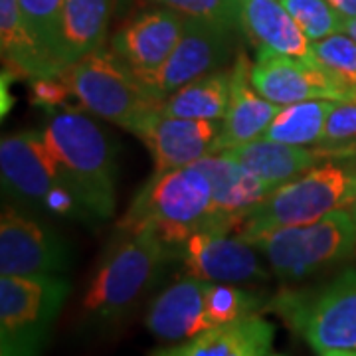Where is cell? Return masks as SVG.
Wrapping results in <instances>:
<instances>
[{
	"label": "cell",
	"instance_id": "cell-14",
	"mask_svg": "<svg viewBox=\"0 0 356 356\" xmlns=\"http://www.w3.org/2000/svg\"><path fill=\"white\" fill-rule=\"evenodd\" d=\"M131 133L145 143L153 154L154 172H161L191 166L208 154H216L222 121L168 117L156 107L143 115Z\"/></svg>",
	"mask_w": 356,
	"mask_h": 356
},
{
	"label": "cell",
	"instance_id": "cell-25",
	"mask_svg": "<svg viewBox=\"0 0 356 356\" xmlns=\"http://www.w3.org/2000/svg\"><path fill=\"white\" fill-rule=\"evenodd\" d=\"M332 103L334 102L331 99H309L283 105L280 113L267 125L261 139L297 147L318 145Z\"/></svg>",
	"mask_w": 356,
	"mask_h": 356
},
{
	"label": "cell",
	"instance_id": "cell-27",
	"mask_svg": "<svg viewBox=\"0 0 356 356\" xmlns=\"http://www.w3.org/2000/svg\"><path fill=\"white\" fill-rule=\"evenodd\" d=\"M64 2L65 0H18L30 36L34 38L38 50L48 58V62L60 74L64 72L56 64V46H58V32H60Z\"/></svg>",
	"mask_w": 356,
	"mask_h": 356
},
{
	"label": "cell",
	"instance_id": "cell-23",
	"mask_svg": "<svg viewBox=\"0 0 356 356\" xmlns=\"http://www.w3.org/2000/svg\"><path fill=\"white\" fill-rule=\"evenodd\" d=\"M0 46L4 67L18 77L30 81L36 77L62 76L30 36L18 0H0Z\"/></svg>",
	"mask_w": 356,
	"mask_h": 356
},
{
	"label": "cell",
	"instance_id": "cell-37",
	"mask_svg": "<svg viewBox=\"0 0 356 356\" xmlns=\"http://www.w3.org/2000/svg\"><path fill=\"white\" fill-rule=\"evenodd\" d=\"M266 356H285V355H269V353H267Z\"/></svg>",
	"mask_w": 356,
	"mask_h": 356
},
{
	"label": "cell",
	"instance_id": "cell-30",
	"mask_svg": "<svg viewBox=\"0 0 356 356\" xmlns=\"http://www.w3.org/2000/svg\"><path fill=\"white\" fill-rule=\"evenodd\" d=\"M317 147L334 153H356V102H334Z\"/></svg>",
	"mask_w": 356,
	"mask_h": 356
},
{
	"label": "cell",
	"instance_id": "cell-3",
	"mask_svg": "<svg viewBox=\"0 0 356 356\" xmlns=\"http://www.w3.org/2000/svg\"><path fill=\"white\" fill-rule=\"evenodd\" d=\"M214 224V196L210 180L194 165L161 170L149 178L127 212L119 220V229H153L175 250L194 232Z\"/></svg>",
	"mask_w": 356,
	"mask_h": 356
},
{
	"label": "cell",
	"instance_id": "cell-31",
	"mask_svg": "<svg viewBox=\"0 0 356 356\" xmlns=\"http://www.w3.org/2000/svg\"><path fill=\"white\" fill-rule=\"evenodd\" d=\"M156 2L191 18H202L232 30H242L240 0H156Z\"/></svg>",
	"mask_w": 356,
	"mask_h": 356
},
{
	"label": "cell",
	"instance_id": "cell-22",
	"mask_svg": "<svg viewBox=\"0 0 356 356\" xmlns=\"http://www.w3.org/2000/svg\"><path fill=\"white\" fill-rule=\"evenodd\" d=\"M109 18L111 0H65L56 46V64L62 72L103 48Z\"/></svg>",
	"mask_w": 356,
	"mask_h": 356
},
{
	"label": "cell",
	"instance_id": "cell-15",
	"mask_svg": "<svg viewBox=\"0 0 356 356\" xmlns=\"http://www.w3.org/2000/svg\"><path fill=\"white\" fill-rule=\"evenodd\" d=\"M186 16L172 8H153L133 16L111 38V50L135 72L140 83L156 74L182 36Z\"/></svg>",
	"mask_w": 356,
	"mask_h": 356
},
{
	"label": "cell",
	"instance_id": "cell-9",
	"mask_svg": "<svg viewBox=\"0 0 356 356\" xmlns=\"http://www.w3.org/2000/svg\"><path fill=\"white\" fill-rule=\"evenodd\" d=\"M184 275L214 283H259L271 271L259 259V252L238 234L222 228H202L170 250Z\"/></svg>",
	"mask_w": 356,
	"mask_h": 356
},
{
	"label": "cell",
	"instance_id": "cell-28",
	"mask_svg": "<svg viewBox=\"0 0 356 356\" xmlns=\"http://www.w3.org/2000/svg\"><path fill=\"white\" fill-rule=\"evenodd\" d=\"M311 42L344 32V20L327 0H281Z\"/></svg>",
	"mask_w": 356,
	"mask_h": 356
},
{
	"label": "cell",
	"instance_id": "cell-34",
	"mask_svg": "<svg viewBox=\"0 0 356 356\" xmlns=\"http://www.w3.org/2000/svg\"><path fill=\"white\" fill-rule=\"evenodd\" d=\"M344 32H346L350 38L356 40V18L355 20H346V22H344Z\"/></svg>",
	"mask_w": 356,
	"mask_h": 356
},
{
	"label": "cell",
	"instance_id": "cell-12",
	"mask_svg": "<svg viewBox=\"0 0 356 356\" xmlns=\"http://www.w3.org/2000/svg\"><path fill=\"white\" fill-rule=\"evenodd\" d=\"M232 28L214 24L202 18L186 16L182 36L163 67L143 86L154 99L163 103L177 89L210 72L222 70L229 62L234 48Z\"/></svg>",
	"mask_w": 356,
	"mask_h": 356
},
{
	"label": "cell",
	"instance_id": "cell-19",
	"mask_svg": "<svg viewBox=\"0 0 356 356\" xmlns=\"http://www.w3.org/2000/svg\"><path fill=\"white\" fill-rule=\"evenodd\" d=\"M275 327L259 313L220 325L182 343L156 348L149 356H266Z\"/></svg>",
	"mask_w": 356,
	"mask_h": 356
},
{
	"label": "cell",
	"instance_id": "cell-26",
	"mask_svg": "<svg viewBox=\"0 0 356 356\" xmlns=\"http://www.w3.org/2000/svg\"><path fill=\"white\" fill-rule=\"evenodd\" d=\"M264 295L238 287L236 283H214L208 281L206 289V313L212 327L228 325L238 318L250 317L266 309Z\"/></svg>",
	"mask_w": 356,
	"mask_h": 356
},
{
	"label": "cell",
	"instance_id": "cell-6",
	"mask_svg": "<svg viewBox=\"0 0 356 356\" xmlns=\"http://www.w3.org/2000/svg\"><path fill=\"white\" fill-rule=\"evenodd\" d=\"M243 240L266 257L277 280L295 283L353 257L356 224L348 210H337L313 224L264 229Z\"/></svg>",
	"mask_w": 356,
	"mask_h": 356
},
{
	"label": "cell",
	"instance_id": "cell-29",
	"mask_svg": "<svg viewBox=\"0 0 356 356\" xmlns=\"http://www.w3.org/2000/svg\"><path fill=\"white\" fill-rule=\"evenodd\" d=\"M311 50L318 64L356 91V40L346 32L311 42Z\"/></svg>",
	"mask_w": 356,
	"mask_h": 356
},
{
	"label": "cell",
	"instance_id": "cell-24",
	"mask_svg": "<svg viewBox=\"0 0 356 356\" xmlns=\"http://www.w3.org/2000/svg\"><path fill=\"white\" fill-rule=\"evenodd\" d=\"M232 89V67L216 70L177 89L161 103V113L182 119L222 121L226 117Z\"/></svg>",
	"mask_w": 356,
	"mask_h": 356
},
{
	"label": "cell",
	"instance_id": "cell-32",
	"mask_svg": "<svg viewBox=\"0 0 356 356\" xmlns=\"http://www.w3.org/2000/svg\"><path fill=\"white\" fill-rule=\"evenodd\" d=\"M72 95L74 93L62 76L30 79V102L50 113H58Z\"/></svg>",
	"mask_w": 356,
	"mask_h": 356
},
{
	"label": "cell",
	"instance_id": "cell-7",
	"mask_svg": "<svg viewBox=\"0 0 356 356\" xmlns=\"http://www.w3.org/2000/svg\"><path fill=\"white\" fill-rule=\"evenodd\" d=\"M70 291L62 275H2L0 356H42Z\"/></svg>",
	"mask_w": 356,
	"mask_h": 356
},
{
	"label": "cell",
	"instance_id": "cell-8",
	"mask_svg": "<svg viewBox=\"0 0 356 356\" xmlns=\"http://www.w3.org/2000/svg\"><path fill=\"white\" fill-rule=\"evenodd\" d=\"M62 77L91 115L131 131L143 115L161 107L111 48H99L67 67Z\"/></svg>",
	"mask_w": 356,
	"mask_h": 356
},
{
	"label": "cell",
	"instance_id": "cell-20",
	"mask_svg": "<svg viewBox=\"0 0 356 356\" xmlns=\"http://www.w3.org/2000/svg\"><path fill=\"white\" fill-rule=\"evenodd\" d=\"M222 153L229 154L236 163H240L245 170H250L259 180H264L273 191L281 184L307 172L309 168H313L318 163H323L331 156L343 154L321 149V147L309 149V147L285 145V143H275V140L267 139L252 140L248 145L234 147V149L222 151Z\"/></svg>",
	"mask_w": 356,
	"mask_h": 356
},
{
	"label": "cell",
	"instance_id": "cell-35",
	"mask_svg": "<svg viewBox=\"0 0 356 356\" xmlns=\"http://www.w3.org/2000/svg\"><path fill=\"white\" fill-rule=\"evenodd\" d=\"M318 356H356V353H353V350H331V353H323Z\"/></svg>",
	"mask_w": 356,
	"mask_h": 356
},
{
	"label": "cell",
	"instance_id": "cell-17",
	"mask_svg": "<svg viewBox=\"0 0 356 356\" xmlns=\"http://www.w3.org/2000/svg\"><path fill=\"white\" fill-rule=\"evenodd\" d=\"M210 180L214 196V224L212 228H222L234 232L242 222V218L267 198L273 188L264 180L245 170L229 154H208L194 163Z\"/></svg>",
	"mask_w": 356,
	"mask_h": 356
},
{
	"label": "cell",
	"instance_id": "cell-21",
	"mask_svg": "<svg viewBox=\"0 0 356 356\" xmlns=\"http://www.w3.org/2000/svg\"><path fill=\"white\" fill-rule=\"evenodd\" d=\"M242 32L255 48H269L299 60H313L311 40L303 34L281 0H240Z\"/></svg>",
	"mask_w": 356,
	"mask_h": 356
},
{
	"label": "cell",
	"instance_id": "cell-13",
	"mask_svg": "<svg viewBox=\"0 0 356 356\" xmlns=\"http://www.w3.org/2000/svg\"><path fill=\"white\" fill-rule=\"evenodd\" d=\"M0 175L2 188L13 200L38 212H44L51 196L65 186L42 131H22L2 137Z\"/></svg>",
	"mask_w": 356,
	"mask_h": 356
},
{
	"label": "cell",
	"instance_id": "cell-33",
	"mask_svg": "<svg viewBox=\"0 0 356 356\" xmlns=\"http://www.w3.org/2000/svg\"><path fill=\"white\" fill-rule=\"evenodd\" d=\"M327 2L343 16L344 20H355L356 18V0H327Z\"/></svg>",
	"mask_w": 356,
	"mask_h": 356
},
{
	"label": "cell",
	"instance_id": "cell-4",
	"mask_svg": "<svg viewBox=\"0 0 356 356\" xmlns=\"http://www.w3.org/2000/svg\"><path fill=\"white\" fill-rule=\"evenodd\" d=\"M356 198V153L331 156L277 186L242 218L240 238L283 226H303L346 210Z\"/></svg>",
	"mask_w": 356,
	"mask_h": 356
},
{
	"label": "cell",
	"instance_id": "cell-18",
	"mask_svg": "<svg viewBox=\"0 0 356 356\" xmlns=\"http://www.w3.org/2000/svg\"><path fill=\"white\" fill-rule=\"evenodd\" d=\"M252 64L245 54H238L232 64V89L226 117L222 119V133L218 153L242 147L264 137L267 125L280 113L283 105L266 99L252 83Z\"/></svg>",
	"mask_w": 356,
	"mask_h": 356
},
{
	"label": "cell",
	"instance_id": "cell-11",
	"mask_svg": "<svg viewBox=\"0 0 356 356\" xmlns=\"http://www.w3.org/2000/svg\"><path fill=\"white\" fill-rule=\"evenodd\" d=\"M72 266V248L64 238L28 212L4 206L0 218L2 275H60Z\"/></svg>",
	"mask_w": 356,
	"mask_h": 356
},
{
	"label": "cell",
	"instance_id": "cell-16",
	"mask_svg": "<svg viewBox=\"0 0 356 356\" xmlns=\"http://www.w3.org/2000/svg\"><path fill=\"white\" fill-rule=\"evenodd\" d=\"M206 289L208 281L191 275L170 283L147 309V329L166 343H182L214 329L206 313Z\"/></svg>",
	"mask_w": 356,
	"mask_h": 356
},
{
	"label": "cell",
	"instance_id": "cell-5",
	"mask_svg": "<svg viewBox=\"0 0 356 356\" xmlns=\"http://www.w3.org/2000/svg\"><path fill=\"white\" fill-rule=\"evenodd\" d=\"M266 311L280 315L317 355L356 353V269H344L315 287L280 291Z\"/></svg>",
	"mask_w": 356,
	"mask_h": 356
},
{
	"label": "cell",
	"instance_id": "cell-10",
	"mask_svg": "<svg viewBox=\"0 0 356 356\" xmlns=\"http://www.w3.org/2000/svg\"><path fill=\"white\" fill-rule=\"evenodd\" d=\"M254 88L277 105L331 99L356 102V91L313 60H299L269 48H255V62L250 70Z\"/></svg>",
	"mask_w": 356,
	"mask_h": 356
},
{
	"label": "cell",
	"instance_id": "cell-1",
	"mask_svg": "<svg viewBox=\"0 0 356 356\" xmlns=\"http://www.w3.org/2000/svg\"><path fill=\"white\" fill-rule=\"evenodd\" d=\"M119 234L93 269L79 303L81 325L88 329L119 325L151 291L166 261H172L170 248L153 229Z\"/></svg>",
	"mask_w": 356,
	"mask_h": 356
},
{
	"label": "cell",
	"instance_id": "cell-36",
	"mask_svg": "<svg viewBox=\"0 0 356 356\" xmlns=\"http://www.w3.org/2000/svg\"><path fill=\"white\" fill-rule=\"evenodd\" d=\"M346 210L350 212V216H353V220H355V224H356V198L353 200V204H350V206H348Z\"/></svg>",
	"mask_w": 356,
	"mask_h": 356
},
{
	"label": "cell",
	"instance_id": "cell-2",
	"mask_svg": "<svg viewBox=\"0 0 356 356\" xmlns=\"http://www.w3.org/2000/svg\"><path fill=\"white\" fill-rule=\"evenodd\" d=\"M60 177L93 220L115 212V145L95 119L77 109L51 113L42 129Z\"/></svg>",
	"mask_w": 356,
	"mask_h": 356
}]
</instances>
